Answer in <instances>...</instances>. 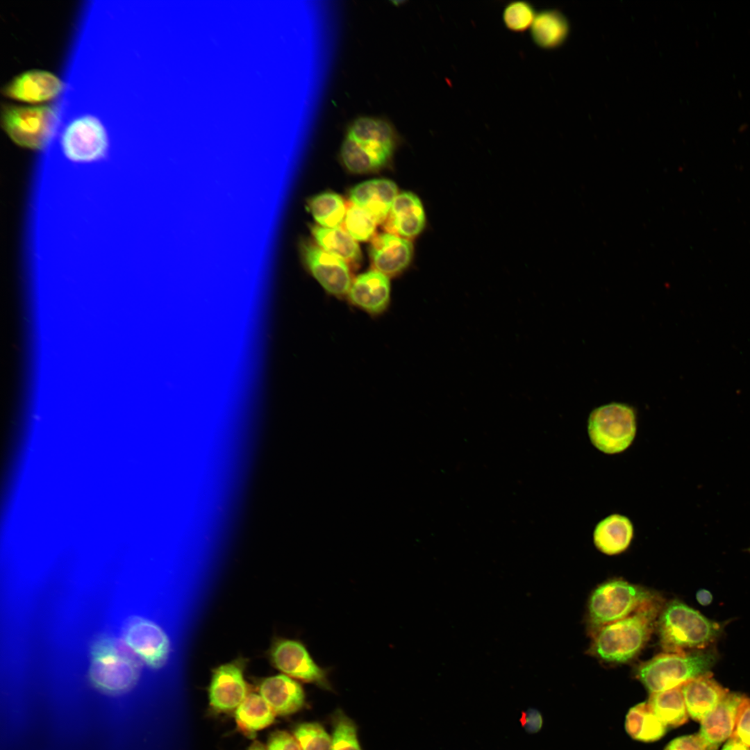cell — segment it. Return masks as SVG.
Instances as JSON below:
<instances>
[{
  "instance_id": "obj_29",
  "label": "cell",
  "mask_w": 750,
  "mask_h": 750,
  "mask_svg": "<svg viewBox=\"0 0 750 750\" xmlns=\"http://www.w3.org/2000/svg\"><path fill=\"white\" fill-rule=\"evenodd\" d=\"M333 734L331 750H361L354 722L341 710L332 717Z\"/></svg>"
},
{
  "instance_id": "obj_2",
  "label": "cell",
  "mask_w": 750,
  "mask_h": 750,
  "mask_svg": "<svg viewBox=\"0 0 750 750\" xmlns=\"http://www.w3.org/2000/svg\"><path fill=\"white\" fill-rule=\"evenodd\" d=\"M399 141L395 128L388 122L361 117L350 125L341 147L340 157L351 172L376 171L390 162Z\"/></svg>"
},
{
  "instance_id": "obj_3",
  "label": "cell",
  "mask_w": 750,
  "mask_h": 750,
  "mask_svg": "<svg viewBox=\"0 0 750 750\" xmlns=\"http://www.w3.org/2000/svg\"><path fill=\"white\" fill-rule=\"evenodd\" d=\"M656 626L662 648L665 652L674 653L705 649L723 629L721 624L679 600L663 605Z\"/></svg>"
},
{
  "instance_id": "obj_32",
  "label": "cell",
  "mask_w": 750,
  "mask_h": 750,
  "mask_svg": "<svg viewBox=\"0 0 750 750\" xmlns=\"http://www.w3.org/2000/svg\"><path fill=\"white\" fill-rule=\"evenodd\" d=\"M731 738L750 747V698L744 695L738 708Z\"/></svg>"
},
{
  "instance_id": "obj_31",
  "label": "cell",
  "mask_w": 750,
  "mask_h": 750,
  "mask_svg": "<svg viewBox=\"0 0 750 750\" xmlns=\"http://www.w3.org/2000/svg\"><path fill=\"white\" fill-rule=\"evenodd\" d=\"M534 6L526 1H515L508 3L502 13L505 26L515 33L531 28L536 16Z\"/></svg>"
},
{
  "instance_id": "obj_41",
  "label": "cell",
  "mask_w": 750,
  "mask_h": 750,
  "mask_svg": "<svg viewBox=\"0 0 750 750\" xmlns=\"http://www.w3.org/2000/svg\"><path fill=\"white\" fill-rule=\"evenodd\" d=\"M748 551L750 552V548L748 549Z\"/></svg>"
},
{
  "instance_id": "obj_1",
  "label": "cell",
  "mask_w": 750,
  "mask_h": 750,
  "mask_svg": "<svg viewBox=\"0 0 750 750\" xmlns=\"http://www.w3.org/2000/svg\"><path fill=\"white\" fill-rule=\"evenodd\" d=\"M662 606L658 595L627 617L601 627L592 635L590 654L605 662H629L649 640Z\"/></svg>"
},
{
  "instance_id": "obj_9",
  "label": "cell",
  "mask_w": 750,
  "mask_h": 750,
  "mask_svg": "<svg viewBox=\"0 0 750 750\" xmlns=\"http://www.w3.org/2000/svg\"><path fill=\"white\" fill-rule=\"evenodd\" d=\"M269 659L275 668L292 678L332 690L328 669L319 665L299 640L276 638L269 650Z\"/></svg>"
},
{
  "instance_id": "obj_13",
  "label": "cell",
  "mask_w": 750,
  "mask_h": 750,
  "mask_svg": "<svg viewBox=\"0 0 750 750\" xmlns=\"http://www.w3.org/2000/svg\"><path fill=\"white\" fill-rule=\"evenodd\" d=\"M244 661L236 660L214 669L209 686V702L212 709L226 712L237 709L247 693Z\"/></svg>"
},
{
  "instance_id": "obj_27",
  "label": "cell",
  "mask_w": 750,
  "mask_h": 750,
  "mask_svg": "<svg viewBox=\"0 0 750 750\" xmlns=\"http://www.w3.org/2000/svg\"><path fill=\"white\" fill-rule=\"evenodd\" d=\"M308 206L320 226L333 228L342 226L347 204L339 194L326 192L316 195L310 200Z\"/></svg>"
},
{
  "instance_id": "obj_6",
  "label": "cell",
  "mask_w": 750,
  "mask_h": 750,
  "mask_svg": "<svg viewBox=\"0 0 750 750\" xmlns=\"http://www.w3.org/2000/svg\"><path fill=\"white\" fill-rule=\"evenodd\" d=\"M658 594L622 579H612L595 588L588 605L591 635L601 627L623 619Z\"/></svg>"
},
{
  "instance_id": "obj_17",
  "label": "cell",
  "mask_w": 750,
  "mask_h": 750,
  "mask_svg": "<svg viewBox=\"0 0 750 750\" xmlns=\"http://www.w3.org/2000/svg\"><path fill=\"white\" fill-rule=\"evenodd\" d=\"M347 296L355 306L370 315H379L390 301L389 277L375 269L361 274L353 280Z\"/></svg>"
},
{
  "instance_id": "obj_19",
  "label": "cell",
  "mask_w": 750,
  "mask_h": 750,
  "mask_svg": "<svg viewBox=\"0 0 750 750\" xmlns=\"http://www.w3.org/2000/svg\"><path fill=\"white\" fill-rule=\"evenodd\" d=\"M398 195V188L388 179H373L354 186L349 192L350 201L372 215L378 224L388 217Z\"/></svg>"
},
{
  "instance_id": "obj_37",
  "label": "cell",
  "mask_w": 750,
  "mask_h": 750,
  "mask_svg": "<svg viewBox=\"0 0 750 750\" xmlns=\"http://www.w3.org/2000/svg\"><path fill=\"white\" fill-rule=\"evenodd\" d=\"M520 723L524 730L528 733H535L540 731L543 719L540 711L534 708H528L522 712Z\"/></svg>"
},
{
  "instance_id": "obj_14",
  "label": "cell",
  "mask_w": 750,
  "mask_h": 750,
  "mask_svg": "<svg viewBox=\"0 0 750 750\" xmlns=\"http://www.w3.org/2000/svg\"><path fill=\"white\" fill-rule=\"evenodd\" d=\"M63 88V83L54 74L33 69L17 75L2 88V94L10 99L27 103H39L56 98Z\"/></svg>"
},
{
  "instance_id": "obj_10",
  "label": "cell",
  "mask_w": 750,
  "mask_h": 750,
  "mask_svg": "<svg viewBox=\"0 0 750 750\" xmlns=\"http://www.w3.org/2000/svg\"><path fill=\"white\" fill-rule=\"evenodd\" d=\"M108 144L106 128L97 117L89 114L74 118L61 135L63 153L75 162H91L103 158Z\"/></svg>"
},
{
  "instance_id": "obj_35",
  "label": "cell",
  "mask_w": 750,
  "mask_h": 750,
  "mask_svg": "<svg viewBox=\"0 0 750 750\" xmlns=\"http://www.w3.org/2000/svg\"><path fill=\"white\" fill-rule=\"evenodd\" d=\"M266 750H301L294 736L285 731H276L269 737Z\"/></svg>"
},
{
  "instance_id": "obj_36",
  "label": "cell",
  "mask_w": 750,
  "mask_h": 750,
  "mask_svg": "<svg viewBox=\"0 0 750 750\" xmlns=\"http://www.w3.org/2000/svg\"><path fill=\"white\" fill-rule=\"evenodd\" d=\"M664 750H705L697 735L680 736L670 741Z\"/></svg>"
},
{
  "instance_id": "obj_5",
  "label": "cell",
  "mask_w": 750,
  "mask_h": 750,
  "mask_svg": "<svg viewBox=\"0 0 750 750\" xmlns=\"http://www.w3.org/2000/svg\"><path fill=\"white\" fill-rule=\"evenodd\" d=\"M717 655L712 650L664 652L643 662L635 675L651 694L669 690L694 678L710 674Z\"/></svg>"
},
{
  "instance_id": "obj_33",
  "label": "cell",
  "mask_w": 750,
  "mask_h": 750,
  "mask_svg": "<svg viewBox=\"0 0 750 750\" xmlns=\"http://www.w3.org/2000/svg\"><path fill=\"white\" fill-rule=\"evenodd\" d=\"M667 726L649 709L647 712L638 740L651 742L664 736Z\"/></svg>"
},
{
  "instance_id": "obj_16",
  "label": "cell",
  "mask_w": 750,
  "mask_h": 750,
  "mask_svg": "<svg viewBox=\"0 0 750 750\" xmlns=\"http://www.w3.org/2000/svg\"><path fill=\"white\" fill-rule=\"evenodd\" d=\"M743 695L729 693L701 721L698 735L705 750H718L731 738Z\"/></svg>"
},
{
  "instance_id": "obj_22",
  "label": "cell",
  "mask_w": 750,
  "mask_h": 750,
  "mask_svg": "<svg viewBox=\"0 0 750 750\" xmlns=\"http://www.w3.org/2000/svg\"><path fill=\"white\" fill-rule=\"evenodd\" d=\"M633 537V526L630 519L619 514L611 515L595 527L593 534L596 547L607 555H616L624 551Z\"/></svg>"
},
{
  "instance_id": "obj_4",
  "label": "cell",
  "mask_w": 750,
  "mask_h": 750,
  "mask_svg": "<svg viewBox=\"0 0 750 750\" xmlns=\"http://www.w3.org/2000/svg\"><path fill=\"white\" fill-rule=\"evenodd\" d=\"M142 665L122 639L103 635L90 648L89 678L104 693L122 694L137 684Z\"/></svg>"
},
{
  "instance_id": "obj_12",
  "label": "cell",
  "mask_w": 750,
  "mask_h": 750,
  "mask_svg": "<svg viewBox=\"0 0 750 750\" xmlns=\"http://www.w3.org/2000/svg\"><path fill=\"white\" fill-rule=\"evenodd\" d=\"M301 251L307 268L327 292L347 295L353 280L347 262L308 242L302 243Z\"/></svg>"
},
{
  "instance_id": "obj_8",
  "label": "cell",
  "mask_w": 750,
  "mask_h": 750,
  "mask_svg": "<svg viewBox=\"0 0 750 750\" xmlns=\"http://www.w3.org/2000/svg\"><path fill=\"white\" fill-rule=\"evenodd\" d=\"M56 119L50 106H24L5 104L1 122L8 137L24 148L40 150L47 143Z\"/></svg>"
},
{
  "instance_id": "obj_24",
  "label": "cell",
  "mask_w": 750,
  "mask_h": 750,
  "mask_svg": "<svg viewBox=\"0 0 750 750\" xmlns=\"http://www.w3.org/2000/svg\"><path fill=\"white\" fill-rule=\"evenodd\" d=\"M568 33L569 24L566 17L555 9L543 10L537 13L531 27L533 42L544 49L560 46Z\"/></svg>"
},
{
  "instance_id": "obj_30",
  "label": "cell",
  "mask_w": 750,
  "mask_h": 750,
  "mask_svg": "<svg viewBox=\"0 0 750 750\" xmlns=\"http://www.w3.org/2000/svg\"><path fill=\"white\" fill-rule=\"evenodd\" d=\"M293 735L301 750H331L332 738L324 727L316 722H305L295 726Z\"/></svg>"
},
{
  "instance_id": "obj_25",
  "label": "cell",
  "mask_w": 750,
  "mask_h": 750,
  "mask_svg": "<svg viewBox=\"0 0 750 750\" xmlns=\"http://www.w3.org/2000/svg\"><path fill=\"white\" fill-rule=\"evenodd\" d=\"M276 713L261 695L249 694L235 710L239 729L249 737L272 724Z\"/></svg>"
},
{
  "instance_id": "obj_20",
  "label": "cell",
  "mask_w": 750,
  "mask_h": 750,
  "mask_svg": "<svg viewBox=\"0 0 750 750\" xmlns=\"http://www.w3.org/2000/svg\"><path fill=\"white\" fill-rule=\"evenodd\" d=\"M260 695L276 715H288L299 710L305 703L302 686L285 674H278L262 681Z\"/></svg>"
},
{
  "instance_id": "obj_23",
  "label": "cell",
  "mask_w": 750,
  "mask_h": 750,
  "mask_svg": "<svg viewBox=\"0 0 750 750\" xmlns=\"http://www.w3.org/2000/svg\"><path fill=\"white\" fill-rule=\"evenodd\" d=\"M311 231L316 243L322 249L342 259L349 267H355L360 264L361 251L359 245L344 228L315 226Z\"/></svg>"
},
{
  "instance_id": "obj_38",
  "label": "cell",
  "mask_w": 750,
  "mask_h": 750,
  "mask_svg": "<svg viewBox=\"0 0 750 750\" xmlns=\"http://www.w3.org/2000/svg\"><path fill=\"white\" fill-rule=\"evenodd\" d=\"M696 598L699 603L703 606L710 605L712 601V594L706 589L699 590L696 594Z\"/></svg>"
},
{
  "instance_id": "obj_39",
  "label": "cell",
  "mask_w": 750,
  "mask_h": 750,
  "mask_svg": "<svg viewBox=\"0 0 750 750\" xmlns=\"http://www.w3.org/2000/svg\"><path fill=\"white\" fill-rule=\"evenodd\" d=\"M722 750H750V748L741 742L730 738Z\"/></svg>"
},
{
  "instance_id": "obj_11",
  "label": "cell",
  "mask_w": 750,
  "mask_h": 750,
  "mask_svg": "<svg viewBox=\"0 0 750 750\" xmlns=\"http://www.w3.org/2000/svg\"><path fill=\"white\" fill-rule=\"evenodd\" d=\"M121 639L149 668L159 669L169 659V638L163 628L151 619L140 616L128 618L123 625Z\"/></svg>"
},
{
  "instance_id": "obj_34",
  "label": "cell",
  "mask_w": 750,
  "mask_h": 750,
  "mask_svg": "<svg viewBox=\"0 0 750 750\" xmlns=\"http://www.w3.org/2000/svg\"><path fill=\"white\" fill-rule=\"evenodd\" d=\"M648 710L647 703L642 702L633 706L628 711L625 719V729L633 739H638L644 717Z\"/></svg>"
},
{
  "instance_id": "obj_15",
  "label": "cell",
  "mask_w": 750,
  "mask_h": 750,
  "mask_svg": "<svg viewBox=\"0 0 750 750\" xmlns=\"http://www.w3.org/2000/svg\"><path fill=\"white\" fill-rule=\"evenodd\" d=\"M369 254L374 269L385 275L395 276L410 265L413 246L409 239L384 232L371 239Z\"/></svg>"
},
{
  "instance_id": "obj_40",
  "label": "cell",
  "mask_w": 750,
  "mask_h": 750,
  "mask_svg": "<svg viewBox=\"0 0 750 750\" xmlns=\"http://www.w3.org/2000/svg\"><path fill=\"white\" fill-rule=\"evenodd\" d=\"M247 750H265L264 747L258 742H254Z\"/></svg>"
},
{
  "instance_id": "obj_7",
  "label": "cell",
  "mask_w": 750,
  "mask_h": 750,
  "mask_svg": "<svg viewBox=\"0 0 750 750\" xmlns=\"http://www.w3.org/2000/svg\"><path fill=\"white\" fill-rule=\"evenodd\" d=\"M636 429L635 410L622 403L612 402L596 408L590 414L588 422L592 443L608 454L626 450L633 442Z\"/></svg>"
},
{
  "instance_id": "obj_26",
  "label": "cell",
  "mask_w": 750,
  "mask_h": 750,
  "mask_svg": "<svg viewBox=\"0 0 750 750\" xmlns=\"http://www.w3.org/2000/svg\"><path fill=\"white\" fill-rule=\"evenodd\" d=\"M681 685L651 693L647 701L649 709L667 726L677 727L688 721Z\"/></svg>"
},
{
  "instance_id": "obj_18",
  "label": "cell",
  "mask_w": 750,
  "mask_h": 750,
  "mask_svg": "<svg viewBox=\"0 0 750 750\" xmlns=\"http://www.w3.org/2000/svg\"><path fill=\"white\" fill-rule=\"evenodd\" d=\"M382 224L387 233L406 239L417 236L426 224L425 211L421 200L410 192L399 194Z\"/></svg>"
},
{
  "instance_id": "obj_21",
  "label": "cell",
  "mask_w": 750,
  "mask_h": 750,
  "mask_svg": "<svg viewBox=\"0 0 750 750\" xmlns=\"http://www.w3.org/2000/svg\"><path fill=\"white\" fill-rule=\"evenodd\" d=\"M681 690L688 713L697 722H701L728 692L710 674L684 683Z\"/></svg>"
},
{
  "instance_id": "obj_28",
  "label": "cell",
  "mask_w": 750,
  "mask_h": 750,
  "mask_svg": "<svg viewBox=\"0 0 750 750\" xmlns=\"http://www.w3.org/2000/svg\"><path fill=\"white\" fill-rule=\"evenodd\" d=\"M377 222L368 212L351 203H347L342 226L356 241H367L375 235Z\"/></svg>"
}]
</instances>
